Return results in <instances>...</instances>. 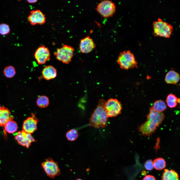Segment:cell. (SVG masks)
<instances>
[{"mask_svg": "<svg viewBox=\"0 0 180 180\" xmlns=\"http://www.w3.org/2000/svg\"><path fill=\"white\" fill-rule=\"evenodd\" d=\"M164 117L163 112H156L150 107L147 120L139 127V131L143 136H150L161 124Z\"/></svg>", "mask_w": 180, "mask_h": 180, "instance_id": "cell-1", "label": "cell"}, {"mask_svg": "<svg viewBox=\"0 0 180 180\" xmlns=\"http://www.w3.org/2000/svg\"><path fill=\"white\" fill-rule=\"evenodd\" d=\"M106 102L103 99L99 100L97 106L90 118V126L98 128H104L107 125L108 117L105 108Z\"/></svg>", "mask_w": 180, "mask_h": 180, "instance_id": "cell-2", "label": "cell"}, {"mask_svg": "<svg viewBox=\"0 0 180 180\" xmlns=\"http://www.w3.org/2000/svg\"><path fill=\"white\" fill-rule=\"evenodd\" d=\"M153 33L155 36L169 38L173 31L172 25L158 18L153 23Z\"/></svg>", "mask_w": 180, "mask_h": 180, "instance_id": "cell-3", "label": "cell"}, {"mask_svg": "<svg viewBox=\"0 0 180 180\" xmlns=\"http://www.w3.org/2000/svg\"><path fill=\"white\" fill-rule=\"evenodd\" d=\"M117 62L122 69L128 70L137 68V62L134 54L129 50L120 52L118 55Z\"/></svg>", "mask_w": 180, "mask_h": 180, "instance_id": "cell-4", "label": "cell"}, {"mask_svg": "<svg viewBox=\"0 0 180 180\" xmlns=\"http://www.w3.org/2000/svg\"><path fill=\"white\" fill-rule=\"evenodd\" d=\"M74 51V48L72 46L64 44L58 48L54 54L58 60L64 64H68L72 60Z\"/></svg>", "mask_w": 180, "mask_h": 180, "instance_id": "cell-5", "label": "cell"}, {"mask_svg": "<svg viewBox=\"0 0 180 180\" xmlns=\"http://www.w3.org/2000/svg\"><path fill=\"white\" fill-rule=\"evenodd\" d=\"M41 165L46 175L51 178H54L61 174L58 163L52 158H47L42 163Z\"/></svg>", "mask_w": 180, "mask_h": 180, "instance_id": "cell-6", "label": "cell"}, {"mask_svg": "<svg viewBox=\"0 0 180 180\" xmlns=\"http://www.w3.org/2000/svg\"><path fill=\"white\" fill-rule=\"evenodd\" d=\"M97 11L102 17L105 18L112 16L116 11V6L112 1L104 0L100 2L97 5Z\"/></svg>", "mask_w": 180, "mask_h": 180, "instance_id": "cell-7", "label": "cell"}, {"mask_svg": "<svg viewBox=\"0 0 180 180\" xmlns=\"http://www.w3.org/2000/svg\"><path fill=\"white\" fill-rule=\"evenodd\" d=\"M105 108L108 117L116 116L120 114L122 109L120 102L117 99L112 98L106 102Z\"/></svg>", "mask_w": 180, "mask_h": 180, "instance_id": "cell-8", "label": "cell"}, {"mask_svg": "<svg viewBox=\"0 0 180 180\" xmlns=\"http://www.w3.org/2000/svg\"><path fill=\"white\" fill-rule=\"evenodd\" d=\"M34 56L38 63L42 64L50 60V54L48 48L44 45H42L36 50Z\"/></svg>", "mask_w": 180, "mask_h": 180, "instance_id": "cell-9", "label": "cell"}, {"mask_svg": "<svg viewBox=\"0 0 180 180\" xmlns=\"http://www.w3.org/2000/svg\"><path fill=\"white\" fill-rule=\"evenodd\" d=\"M15 138L20 145L28 148L32 142L36 141L31 134L28 133L24 130L19 131L15 134Z\"/></svg>", "mask_w": 180, "mask_h": 180, "instance_id": "cell-10", "label": "cell"}, {"mask_svg": "<svg viewBox=\"0 0 180 180\" xmlns=\"http://www.w3.org/2000/svg\"><path fill=\"white\" fill-rule=\"evenodd\" d=\"M45 15L40 10L31 11L28 17V20L32 26L42 25L46 22Z\"/></svg>", "mask_w": 180, "mask_h": 180, "instance_id": "cell-11", "label": "cell"}, {"mask_svg": "<svg viewBox=\"0 0 180 180\" xmlns=\"http://www.w3.org/2000/svg\"><path fill=\"white\" fill-rule=\"evenodd\" d=\"M96 47V44L92 39L89 36H88L80 40L79 48L82 53H88L94 50Z\"/></svg>", "mask_w": 180, "mask_h": 180, "instance_id": "cell-12", "label": "cell"}, {"mask_svg": "<svg viewBox=\"0 0 180 180\" xmlns=\"http://www.w3.org/2000/svg\"><path fill=\"white\" fill-rule=\"evenodd\" d=\"M35 116H30L25 120L23 124V130L30 134L33 133L37 129L38 121Z\"/></svg>", "mask_w": 180, "mask_h": 180, "instance_id": "cell-13", "label": "cell"}, {"mask_svg": "<svg viewBox=\"0 0 180 180\" xmlns=\"http://www.w3.org/2000/svg\"><path fill=\"white\" fill-rule=\"evenodd\" d=\"M42 76L46 80H49L55 78L57 74V70L53 66L49 65L46 66L43 69Z\"/></svg>", "mask_w": 180, "mask_h": 180, "instance_id": "cell-14", "label": "cell"}, {"mask_svg": "<svg viewBox=\"0 0 180 180\" xmlns=\"http://www.w3.org/2000/svg\"><path fill=\"white\" fill-rule=\"evenodd\" d=\"M14 117L7 108L1 107L0 109V126H4L8 121L12 120Z\"/></svg>", "mask_w": 180, "mask_h": 180, "instance_id": "cell-15", "label": "cell"}, {"mask_svg": "<svg viewBox=\"0 0 180 180\" xmlns=\"http://www.w3.org/2000/svg\"><path fill=\"white\" fill-rule=\"evenodd\" d=\"M180 79L179 74L176 71L171 70L166 74L165 80L167 84H176L179 82Z\"/></svg>", "mask_w": 180, "mask_h": 180, "instance_id": "cell-16", "label": "cell"}, {"mask_svg": "<svg viewBox=\"0 0 180 180\" xmlns=\"http://www.w3.org/2000/svg\"><path fill=\"white\" fill-rule=\"evenodd\" d=\"M162 180H180L177 173L173 170L165 169L163 173Z\"/></svg>", "mask_w": 180, "mask_h": 180, "instance_id": "cell-17", "label": "cell"}, {"mask_svg": "<svg viewBox=\"0 0 180 180\" xmlns=\"http://www.w3.org/2000/svg\"><path fill=\"white\" fill-rule=\"evenodd\" d=\"M4 126L6 131L10 134H12L15 132L18 128L16 123L12 120L8 121Z\"/></svg>", "mask_w": 180, "mask_h": 180, "instance_id": "cell-18", "label": "cell"}, {"mask_svg": "<svg viewBox=\"0 0 180 180\" xmlns=\"http://www.w3.org/2000/svg\"><path fill=\"white\" fill-rule=\"evenodd\" d=\"M152 107L154 110L159 112H162L167 108L164 102L161 100H158L154 102Z\"/></svg>", "mask_w": 180, "mask_h": 180, "instance_id": "cell-19", "label": "cell"}, {"mask_svg": "<svg viewBox=\"0 0 180 180\" xmlns=\"http://www.w3.org/2000/svg\"><path fill=\"white\" fill-rule=\"evenodd\" d=\"M36 103L38 106L40 108H45L48 106L49 104V99L46 96H41L38 98Z\"/></svg>", "mask_w": 180, "mask_h": 180, "instance_id": "cell-20", "label": "cell"}, {"mask_svg": "<svg viewBox=\"0 0 180 180\" xmlns=\"http://www.w3.org/2000/svg\"><path fill=\"white\" fill-rule=\"evenodd\" d=\"M178 98L174 94H170L167 96L166 102L168 106L170 108L175 107L177 105Z\"/></svg>", "mask_w": 180, "mask_h": 180, "instance_id": "cell-21", "label": "cell"}, {"mask_svg": "<svg viewBox=\"0 0 180 180\" xmlns=\"http://www.w3.org/2000/svg\"><path fill=\"white\" fill-rule=\"evenodd\" d=\"M154 167L158 170L163 169L166 166V162L162 158H158L154 159L153 162Z\"/></svg>", "mask_w": 180, "mask_h": 180, "instance_id": "cell-22", "label": "cell"}, {"mask_svg": "<svg viewBox=\"0 0 180 180\" xmlns=\"http://www.w3.org/2000/svg\"><path fill=\"white\" fill-rule=\"evenodd\" d=\"M4 76L7 78H12L16 74V71L14 68L12 66H9L6 67L4 70Z\"/></svg>", "mask_w": 180, "mask_h": 180, "instance_id": "cell-23", "label": "cell"}, {"mask_svg": "<svg viewBox=\"0 0 180 180\" xmlns=\"http://www.w3.org/2000/svg\"><path fill=\"white\" fill-rule=\"evenodd\" d=\"M66 136L68 140L73 141L76 140L78 137V133L76 129H72L68 132Z\"/></svg>", "mask_w": 180, "mask_h": 180, "instance_id": "cell-24", "label": "cell"}, {"mask_svg": "<svg viewBox=\"0 0 180 180\" xmlns=\"http://www.w3.org/2000/svg\"><path fill=\"white\" fill-rule=\"evenodd\" d=\"M10 32L9 25L6 24L2 23L0 24V34L4 36L8 34Z\"/></svg>", "mask_w": 180, "mask_h": 180, "instance_id": "cell-25", "label": "cell"}, {"mask_svg": "<svg viewBox=\"0 0 180 180\" xmlns=\"http://www.w3.org/2000/svg\"><path fill=\"white\" fill-rule=\"evenodd\" d=\"M144 167L147 170H152L154 168L152 161L150 159L146 160L144 163Z\"/></svg>", "mask_w": 180, "mask_h": 180, "instance_id": "cell-26", "label": "cell"}, {"mask_svg": "<svg viewBox=\"0 0 180 180\" xmlns=\"http://www.w3.org/2000/svg\"><path fill=\"white\" fill-rule=\"evenodd\" d=\"M143 180H156V179L153 176L149 175L146 176Z\"/></svg>", "mask_w": 180, "mask_h": 180, "instance_id": "cell-27", "label": "cell"}, {"mask_svg": "<svg viewBox=\"0 0 180 180\" xmlns=\"http://www.w3.org/2000/svg\"><path fill=\"white\" fill-rule=\"evenodd\" d=\"M27 1L29 3L32 4L35 3L37 1V0H27Z\"/></svg>", "mask_w": 180, "mask_h": 180, "instance_id": "cell-28", "label": "cell"}, {"mask_svg": "<svg viewBox=\"0 0 180 180\" xmlns=\"http://www.w3.org/2000/svg\"><path fill=\"white\" fill-rule=\"evenodd\" d=\"M76 180H82L80 178H78L76 179Z\"/></svg>", "mask_w": 180, "mask_h": 180, "instance_id": "cell-29", "label": "cell"}, {"mask_svg": "<svg viewBox=\"0 0 180 180\" xmlns=\"http://www.w3.org/2000/svg\"><path fill=\"white\" fill-rule=\"evenodd\" d=\"M1 108V107L0 105V108Z\"/></svg>", "mask_w": 180, "mask_h": 180, "instance_id": "cell-30", "label": "cell"}]
</instances>
